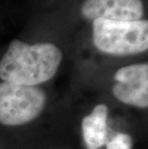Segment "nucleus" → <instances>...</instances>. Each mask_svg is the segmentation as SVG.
Returning <instances> with one entry per match:
<instances>
[{
	"label": "nucleus",
	"mask_w": 148,
	"mask_h": 149,
	"mask_svg": "<svg viewBox=\"0 0 148 149\" xmlns=\"http://www.w3.org/2000/svg\"><path fill=\"white\" fill-rule=\"evenodd\" d=\"M81 13L86 18L93 20L135 21L142 17L143 4L141 0H86Z\"/></svg>",
	"instance_id": "obj_5"
},
{
	"label": "nucleus",
	"mask_w": 148,
	"mask_h": 149,
	"mask_svg": "<svg viewBox=\"0 0 148 149\" xmlns=\"http://www.w3.org/2000/svg\"><path fill=\"white\" fill-rule=\"evenodd\" d=\"M62 58L61 50L52 43L30 45L15 40L0 62V78L8 83L36 87L55 75Z\"/></svg>",
	"instance_id": "obj_1"
},
{
	"label": "nucleus",
	"mask_w": 148,
	"mask_h": 149,
	"mask_svg": "<svg viewBox=\"0 0 148 149\" xmlns=\"http://www.w3.org/2000/svg\"><path fill=\"white\" fill-rule=\"evenodd\" d=\"M131 138L126 134H117L107 144V149H130Z\"/></svg>",
	"instance_id": "obj_7"
},
{
	"label": "nucleus",
	"mask_w": 148,
	"mask_h": 149,
	"mask_svg": "<svg viewBox=\"0 0 148 149\" xmlns=\"http://www.w3.org/2000/svg\"><path fill=\"white\" fill-rule=\"evenodd\" d=\"M44 102L45 95L39 88L0 83V123L14 126L29 122L40 115Z\"/></svg>",
	"instance_id": "obj_3"
},
{
	"label": "nucleus",
	"mask_w": 148,
	"mask_h": 149,
	"mask_svg": "<svg viewBox=\"0 0 148 149\" xmlns=\"http://www.w3.org/2000/svg\"><path fill=\"white\" fill-rule=\"evenodd\" d=\"M107 116L108 108L104 104L97 105L90 116L82 122L85 142L89 149H98L107 139Z\"/></svg>",
	"instance_id": "obj_6"
},
{
	"label": "nucleus",
	"mask_w": 148,
	"mask_h": 149,
	"mask_svg": "<svg viewBox=\"0 0 148 149\" xmlns=\"http://www.w3.org/2000/svg\"><path fill=\"white\" fill-rule=\"evenodd\" d=\"M93 42L100 51L113 55H132L148 48V21L93 20Z\"/></svg>",
	"instance_id": "obj_2"
},
{
	"label": "nucleus",
	"mask_w": 148,
	"mask_h": 149,
	"mask_svg": "<svg viewBox=\"0 0 148 149\" xmlns=\"http://www.w3.org/2000/svg\"><path fill=\"white\" fill-rule=\"evenodd\" d=\"M113 93L119 101L140 108L148 106V65L138 64L124 66L115 75Z\"/></svg>",
	"instance_id": "obj_4"
}]
</instances>
